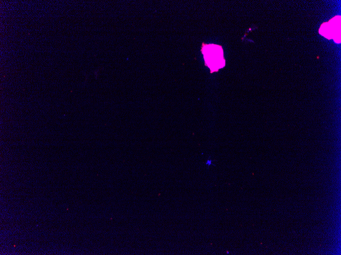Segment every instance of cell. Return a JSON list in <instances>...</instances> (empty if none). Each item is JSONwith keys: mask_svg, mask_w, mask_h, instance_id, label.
Here are the masks:
<instances>
[{"mask_svg": "<svg viewBox=\"0 0 341 255\" xmlns=\"http://www.w3.org/2000/svg\"><path fill=\"white\" fill-rule=\"evenodd\" d=\"M202 49L204 55L206 65L210 68L211 73L218 70L225 66V61L223 57L221 46L210 45Z\"/></svg>", "mask_w": 341, "mask_h": 255, "instance_id": "1", "label": "cell"}, {"mask_svg": "<svg viewBox=\"0 0 341 255\" xmlns=\"http://www.w3.org/2000/svg\"><path fill=\"white\" fill-rule=\"evenodd\" d=\"M337 18L338 16L333 18L328 23H325L321 26L319 32H322L320 33L323 36L325 35L324 37L328 40L333 39L335 41V38L338 39V31L340 32V30H338V27H340V25L338 26ZM338 35L340 36L339 34ZM339 40L340 41L339 39Z\"/></svg>", "mask_w": 341, "mask_h": 255, "instance_id": "2", "label": "cell"}, {"mask_svg": "<svg viewBox=\"0 0 341 255\" xmlns=\"http://www.w3.org/2000/svg\"><path fill=\"white\" fill-rule=\"evenodd\" d=\"M207 165H208L209 166L212 165V160H208V161L206 163Z\"/></svg>", "mask_w": 341, "mask_h": 255, "instance_id": "3", "label": "cell"}]
</instances>
